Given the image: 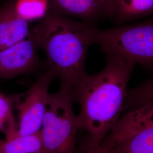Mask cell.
Masks as SVG:
<instances>
[{"instance_id":"3","label":"cell","mask_w":153,"mask_h":153,"mask_svg":"<svg viewBox=\"0 0 153 153\" xmlns=\"http://www.w3.org/2000/svg\"><path fill=\"white\" fill-rule=\"evenodd\" d=\"M100 145L108 153H153V97L134 103Z\"/></svg>"},{"instance_id":"4","label":"cell","mask_w":153,"mask_h":153,"mask_svg":"<svg viewBox=\"0 0 153 153\" xmlns=\"http://www.w3.org/2000/svg\"><path fill=\"white\" fill-rule=\"evenodd\" d=\"M73 91L61 88L49 93L40 131L43 153H76V133L81 129L73 107Z\"/></svg>"},{"instance_id":"6","label":"cell","mask_w":153,"mask_h":153,"mask_svg":"<svg viewBox=\"0 0 153 153\" xmlns=\"http://www.w3.org/2000/svg\"><path fill=\"white\" fill-rule=\"evenodd\" d=\"M55 76V71L48 68L26 92L14 95V104L18 111V136H28L40 131L49 88Z\"/></svg>"},{"instance_id":"10","label":"cell","mask_w":153,"mask_h":153,"mask_svg":"<svg viewBox=\"0 0 153 153\" xmlns=\"http://www.w3.org/2000/svg\"><path fill=\"white\" fill-rule=\"evenodd\" d=\"M114 16L120 22L152 14L153 0H111Z\"/></svg>"},{"instance_id":"1","label":"cell","mask_w":153,"mask_h":153,"mask_svg":"<svg viewBox=\"0 0 153 153\" xmlns=\"http://www.w3.org/2000/svg\"><path fill=\"white\" fill-rule=\"evenodd\" d=\"M135 64L107 55V64L98 73H86L73 89L80 104L78 115L81 129L100 143L120 117L127 97V87Z\"/></svg>"},{"instance_id":"7","label":"cell","mask_w":153,"mask_h":153,"mask_svg":"<svg viewBox=\"0 0 153 153\" xmlns=\"http://www.w3.org/2000/svg\"><path fill=\"white\" fill-rule=\"evenodd\" d=\"M38 49L28 36L0 51V79H10L34 71L39 64Z\"/></svg>"},{"instance_id":"11","label":"cell","mask_w":153,"mask_h":153,"mask_svg":"<svg viewBox=\"0 0 153 153\" xmlns=\"http://www.w3.org/2000/svg\"><path fill=\"white\" fill-rule=\"evenodd\" d=\"M0 153H43L40 132L6 140L0 147Z\"/></svg>"},{"instance_id":"14","label":"cell","mask_w":153,"mask_h":153,"mask_svg":"<svg viewBox=\"0 0 153 153\" xmlns=\"http://www.w3.org/2000/svg\"><path fill=\"white\" fill-rule=\"evenodd\" d=\"M79 153H108L102 147L100 143L93 140L90 137L81 145Z\"/></svg>"},{"instance_id":"9","label":"cell","mask_w":153,"mask_h":153,"mask_svg":"<svg viewBox=\"0 0 153 153\" xmlns=\"http://www.w3.org/2000/svg\"><path fill=\"white\" fill-rule=\"evenodd\" d=\"M30 32L28 22L16 14L14 4L0 10V51L26 39Z\"/></svg>"},{"instance_id":"13","label":"cell","mask_w":153,"mask_h":153,"mask_svg":"<svg viewBox=\"0 0 153 153\" xmlns=\"http://www.w3.org/2000/svg\"><path fill=\"white\" fill-rule=\"evenodd\" d=\"M16 14L29 22L42 19L49 9L48 0H16L14 4Z\"/></svg>"},{"instance_id":"8","label":"cell","mask_w":153,"mask_h":153,"mask_svg":"<svg viewBox=\"0 0 153 153\" xmlns=\"http://www.w3.org/2000/svg\"><path fill=\"white\" fill-rule=\"evenodd\" d=\"M49 8L62 16L96 21L114 16L111 0H48Z\"/></svg>"},{"instance_id":"15","label":"cell","mask_w":153,"mask_h":153,"mask_svg":"<svg viewBox=\"0 0 153 153\" xmlns=\"http://www.w3.org/2000/svg\"><path fill=\"white\" fill-rule=\"evenodd\" d=\"M3 142H4V141H0V147L1 146V145H2V144Z\"/></svg>"},{"instance_id":"5","label":"cell","mask_w":153,"mask_h":153,"mask_svg":"<svg viewBox=\"0 0 153 153\" xmlns=\"http://www.w3.org/2000/svg\"><path fill=\"white\" fill-rule=\"evenodd\" d=\"M88 34L91 44L98 45L107 55L121 57L135 64L153 65L152 20L107 30L89 27Z\"/></svg>"},{"instance_id":"12","label":"cell","mask_w":153,"mask_h":153,"mask_svg":"<svg viewBox=\"0 0 153 153\" xmlns=\"http://www.w3.org/2000/svg\"><path fill=\"white\" fill-rule=\"evenodd\" d=\"M14 96H6L0 92V131L5 134L6 140L18 136L17 124L13 112Z\"/></svg>"},{"instance_id":"2","label":"cell","mask_w":153,"mask_h":153,"mask_svg":"<svg viewBox=\"0 0 153 153\" xmlns=\"http://www.w3.org/2000/svg\"><path fill=\"white\" fill-rule=\"evenodd\" d=\"M89 27L50 10L30 32L37 48L44 50L49 68L60 79L61 88L73 91L86 74V59L91 44Z\"/></svg>"}]
</instances>
